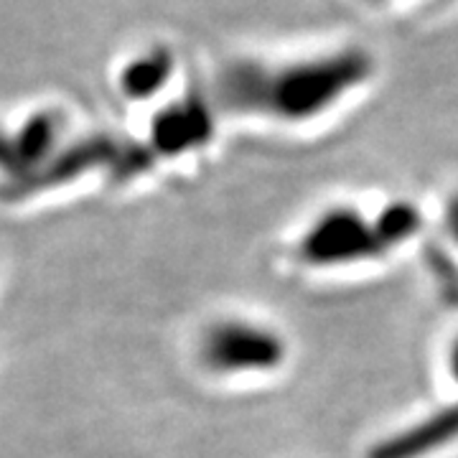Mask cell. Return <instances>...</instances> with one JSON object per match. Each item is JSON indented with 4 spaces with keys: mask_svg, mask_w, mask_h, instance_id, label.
Returning <instances> with one entry per match:
<instances>
[{
    "mask_svg": "<svg viewBox=\"0 0 458 458\" xmlns=\"http://www.w3.org/2000/svg\"><path fill=\"white\" fill-rule=\"evenodd\" d=\"M375 3H394V0H375ZM436 3H445V0H436Z\"/></svg>",
    "mask_w": 458,
    "mask_h": 458,
    "instance_id": "obj_7",
    "label": "cell"
},
{
    "mask_svg": "<svg viewBox=\"0 0 458 458\" xmlns=\"http://www.w3.org/2000/svg\"><path fill=\"white\" fill-rule=\"evenodd\" d=\"M375 74L369 49L344 44L288 59H240L219 74L216 92L232 110L313 125L361 95Z\"/></svg>",
    "mask_w": 458,
    "mask_h": 458,
    "instance_id": "obj_1",
    "label": "cell"
},
{
    "mask_svg": "<svg viewBox=\"0 0 458 458\" xmlns=\"http://www.w3.org/2000/svg\"><path fill=\"white\" fill-rule=\"evenodd\" d=\"M441 232L454 252H458V189H454L441 207Z\"/></svg>",
    "mask_w": 458,
    "mask_h": 458,
    "instance_id": "obj_5",
    "label": "cell"
},
{
    "mask_svg": "<svg viewBox=\"0 0 458 458\" xmlns=\"http://www.w3.org/2000/svg\"><path fill=\"white\" fill-rule=\"evenodd\" d=\"M204 357L214 372L267 375L288 360V344L276 328L252 321H222L209 331Z\"/></svg>",
    "mask_w": 458,
    "mask_h": 458,
    "instance_id": "obj_3",
    "label": "cell"
},
{
    "mask_svg": "<svg viewBox=\"0 0 458 458\" xmlns=\"http://www.w3.org/2000/svg\"><path fill=\"white\" fill-rule=\"evenodd\" d=\"M168 74H171V56H168L165 49H156L153 54L135 59L125 69V89L135 98L153 95V89L158 84H164L168 80Z\"/></svg>",
    "mask_w": 458,
    "mask_h": 458,
    "instance_id": "obj_4",
    "label": "cell"
},
{
    "mask_svg": "<svg viewBox=\"0 0 458 458\" xmlns=\"http://www.w3.org/2000/svg\"><path fill=\"white\" fill-rule=\"evenodd\" d=\"M420 227L423 216L412 204L394 201L379 212H367L357 204H336L303 229L295 245V260L327 273L369 267L412 242Z\"/></svg>",
    "mask_w": 458,
    "mask_h": 458,
    "instance_id": "obj_2",
    "label": "cell"
},
{
    "mask_svg": "<svg viewBox=\"0 0 458 458\" xmlns=\"http://www.w3.org/2000/svg\"><path fill=\"white\" fill-rule=\"evenodd\" d=\"M443 372L451 379V385L458 390V331L445 344V354H443Z\"/></svg>",
    "mask_w": 458,
    "mask_h": 458,
    "instance_id": "obj_6",
    "label": "cell"
}]
</instances>
